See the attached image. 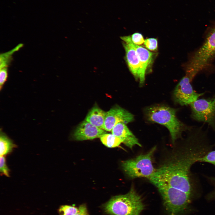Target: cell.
<instances>
[{
	"label": "cell",
	"mask_w": 215,
	"mask_h": 215,
	"mask_svg": "<svg viewBox=\"0 0 215 215\" xmlns=\"http://www.w3.org/2000/svg\"><path fill=\"white\" fill-rule=\"evenodd\" d=\"M145 208L141 197L132 187L127 194L113 196L104 205L111 215H140Z\"/></svg>",
	"instance_id": "6da1fadb"
},
{
	"label": "cell",
	"mask_w": 215,
	"mask_h": 215,
	"mask_svg": "<svg viewBox=\"0 0 215 215\" xmlns=\"http://www.w3.org/2000/svg\"><path fill=\"white\" fill-rule=\"evenodd\" d=\"M148 120L166 127L170 132L172 142L174 143L183 131H188L192 126L180 122L176 115V110L164 106L150 107L146 110Z\"/></svg>",
	"instance_id": "7a4b0ae2"
},
{
	"label": "cell",
	"mask_w": 215,
	"mask_h": 215,
	"mask_svg": "<svg viewBox=\"0 0 215 215\" xmlns=\"http://www.w3.org/2000/svg\"><path fill=\"white\" fill-rule=\"evenodd\" d=\"M215 56V27L208 33L202 46L192 56L185 67V75L192 80L208 65Z\"/></svg>",
	"instance_id": "3957f363"
},
{
	"label": "cell",
	"mask_w": 215,
	"mask_h": 215,
	"mask_svg": "<svg viewBox=\"0 0 215 215\" xmlns=\"http://www.w3.org/2000/svg\"><path fill=\"white\" fill-rule=\"evenodd\" d=\"M160 194L164 205L170 215H179L186 210L192 196L167 185H154Z\"/></svg>",
	"instance_id": "277c9868"
},
{
	"label": "cell",
	"mask_w": 215,
	"mask_h": 215,
	"mask_svg": "<svg viewBox=\"0 0 215 215\" xmlns=\"http://www.w3.org/2000/svg\"><path fill=\"white\" fill-rule=\"evenodd\" d=\"M156 148H152L148 153L124 161L122 166L126 174L132 179L145 177L148 179L156 170L153 167L152 157Z\"/></svg>",
	"instance_id": "5b68a950"
},
{
	"label": "cell",
	"mask_w": 215,
	"mask_h": 215,
	"mask_svg": "<svg viewBox=\"0 0 215 215\" xmlns=\"http://www.w3.org/2000/svg\"><path fill=\"white\" fill-rule=\"evenodd\" d=\"M190 105L191 118L208 124L215 132V94L211 98L198 99Z\"/></svg>",
	"instance_id": "8992f818"
},
{
	"label": "cell",
	"mask_w": 215,
	"mask_h": 215,
	"mask_svg": "<svg viewBox=\"0 0 215 215\" xmlns=\"http://www.w3.org/2000/svg\"><path fill=\"white\" fill-rule=\"evenodd\" d=\"M192 80L185 75L176 86L173 93L175 101L182 106L190 105L204 93H198L193 89L191 84Z\"/></svg>",
	"instance_id": "52a82bcc"
},
{
	"label": "cell",
	"mask_w": 215,
	"mask_h": 215,
	"mask_svg": "<svg viewBox=\"0 0 215 215\" xmlns=\"http://www.w3.org/2000/svg\"><path fill=\"white\" fill-rule=\"evenodd\" d=\"M133 119V116L127 110L119 107H114L106 112L103 130L111 131L117 123L122 122L126 124Z\"/></svg>",
	"instance_id": "ba28073f"
},
{
	"label": "cell",
	"mask_w": 215,
	"mask_h": 215,
	"mask_svg": "<svg viewBox=\"0 0 215 215\" xmlns=\"http://www.w3.org/2000/svg\"><path fill=\"white\" fill-rule=\"evenodd\" d=\"M120 39L122 41L129 43L136 51L142 67L141 75L139 80L140 84H142L145 82L146 71L152 64L155 54L141 46L134 44L130 36H121Z\"/></svg>",
	"instance_id": "9c48e42d"
},
{
	"label": "cell",
	"mask_w": 215,
	"mask_h": 215,
	"mask_svg": "<svg viewBox=\"0 0 215 215\" xmlns=\"http://www.w3.org/2000/svg\"><path fill=\"white\" fill-rule=\"evenodd\" d=\"M106 133V132L104 130L95 126L85 120L77 126L73 137L76 140L83 141L100 138Z\"/></svg>",
	"instance_id": "30bf717a"
},
{
	"label": "cell",
	"mask_w": 215,
	"mask_h": 215,
	"mask_svg": "<svg viewBox=\"0 0 215 215\" xmlns=\"http://www.w3.org/2000/svg\"><path fill=\"white\" fill-rule=\"evenodd\" d=\"M125 52V59L129 70L136 79L140 78L141 65L135 48L128 42L122 41Z\"/></svg>",
	"instance_id": "8fae6325"
},
{
	"label": "cell",
	"mask_w": 215,
	"mask_h": 215,
	"mask_svg": "<svg viewBox=\"0 0 215 215\" xmlns=\"http://www.w3.org/2000/svg\"><path fill=\"white\" fill-rule=\"evenodd\" d=\"M112 133L119 138L125 145L131 149L137 145L141 147L138 139L129 130L125 124L120 122L115 125L111 130Z\"/></svg>",
	"instance_id": "7c38bea8"
},
{
	"label": "cell",
	"mask_w": 215,
	"mask_h": 215,
	"mask_svg": "<svg viewBox=\"0 0 215 215\" xmlns=\"http://www.w3.org/2000/svg\"><path fill=\"white\" fill-rule=\"evenodd\" d=\"M106 112L97 106L92 108L85 120L94 126L103 130Z\"/></svg>",
	"instance_id": "4fadbf2b"
},
{
	"label": "cell",
	"mask_w": 215,
	"mask_h": 215,
	"mask_svg": "<svg viewBox=\"0 0 215 215\" xmlns=\"http://www.w3.org/2000/svg\"><path fill=\"white\" fill-rule=\"evenodd\" d=\"M16 147L13 141L1 129L0 132V155L4 156L11 153Z\"/></svg>",
	"instance_id": "5bb4252c"
},
{
	"label": "cell",
	"mask_w": 215,
	"mask_h": 215,
	"mask_svg": "<svg viewBox=\"0 0 215 215\" xmlns=\"http://www.w3.org/2000/svg\"><path fill=\"white\" fill-rule=\"evenodd\" d=\"M102 143L108 148H114L119 146L122 143L121 139L111 133H105L100 137Z\"/></svg>",
	"instance_id": "9a60e30c"
},
{
	"label": "cell",
	"mask_w": 215,
	"mask_h": 215,
	"mask_svg": "<svg viewBox=\"0 0 215 215\" xmlns=\"http://www.w3.org/2000/svg\"><path fill=\"white\" fill-rule=\"evenodd\" d=\"M23 44H20L11 50L1 54L0 57V68H7L12 60V56L16 51L22 47Z\"/></svg>",
	"instance_id": "2e32d148"
},
{
	"label": "cell",
	"mask_w": 215,
	"mask_h": 215,
	"mask_svg": "<svg viewBox=\"0 0 215 215\" xmlns=\"http://www.w3.org/2000/svg\"><path fill=\"white\" fill-rule=\"evenodd\" d=\"M198 162L208 163L215 166V150H212L209 151L203 157L199 159Z\"/></svg>",
	"instance_id": "e0dca14e"
},
{
	"label": "cell",
	"mask_w": 215,
	"mask_h": 215,
	"mask_svg": "<svg viewBox=\"0 0 215 215\" xmlns=\"http://www.w3.org/2000/svg\"><path fill=\"white\" fill-rule=\"evenodd\" d=\"M78 210L74 206L64 205L60 207L59 211L62 215H74L77 213Z\"/></svg>",
	"instance_id": "ac0fdd59"
},
{
	"label": "cell",
	"mask_w": 215,
	"mask_h": 215,
	"mask_svg": "<svg viewBox=\"0 0 215 215\" xmlns=\"http://www.w3.org/2000/svg\"><path fill=\"white\" fill-rule=\"evenodd\" d=\"M144 45L147 49L153 51H157L158 47L157 40L156 38H149L145 39Z\"/></svg>",
	"instance_id": "d6986e66"
},
{
	"label": "cell",
	"mask_w": 215,
	"mask_h": 215,
	"mask_svg": "<svg viewBox=\"0 0 215 215\" xmlns=\"http://www.w3.org/2000/svg\"><path fill=\"white\" fill-rule=\"evenodd\" d=\"M0 171L2 174L7 177L10 176V170L7 165L6 159L4 156H0Z\"/></svg>",
	"instance_id": "ffe728a7"
},
{
	"label": "cell",
	"mask_w": 215,
	"mask_h": 215,
	"mask_svg": "<svg viewBox=\"0 0 215 215\" xmlns=\"http://www.w3.org/2000/svg\"><path fill=\"white\" fill-rule=\"evenodd\" d=\"M7 68H0V90L1 91L8 78Z\"/></svg>",
	"instance_id": "44dd1931"
},
{
	"label": "cell",
	"mask_w": 215,
	"mask_h": 215,
	"mask_svg": "<svg viewBox=\"0 0 215 215\" xmlns=\"http://www.w3.org/2000/svg\"><path fill=\"white\" fill-rule=\"evenodd\" d=\"M130 37L132 42L135 44L139 45L144 43L145 40L140 33H134Z\"/></svg>",
	"instance_id": "7402d4cb"
},
{
	"label": "cell",
	"mask_w": 215,
	"mask_h": 215,
	"mask_svg": "<svg viewBox=\"0 0 215 215\" xmlns=\"http://www.w3.org/2000/svg\"><path fill=\"white\" fill-rule=\"evenodd\" d=\"M205 177L208 181L214 187L213 191L209 194L208 197L211 198H215V176H205Z\"/></svg>",
	"instance_id": "603a6c76"
},
{
	"label": "cell",
	"mask_w": 215,
	"mask_h": 215,
	"mask_svg": "<svg viewBox=\"0 0 215 215\" xmlns=\"http://www.w3.org/2000/svg\"><path fill=\"white\" fill-rule=\"evenodd\" d=\"M78 209L77 213L74 215H87V209L85 205H80Z\"/></svg>",
	"instance_id": "cb8c5ba5"
},
{
	"label": "cell",
	"mask_w": 215,
	"mask_h": 215,
	"mask_svg": "<svg viewBox=\"0 0 215 215\" xmlns=\"http://www.w3.org/2000/svg\"><path fill=\"white\" fill-rule=\"evenodd\" d=\"M87 215H88V214H87Z\"/></svg>",
	"instance_id": "d4e9b609"
}]
</instances>
